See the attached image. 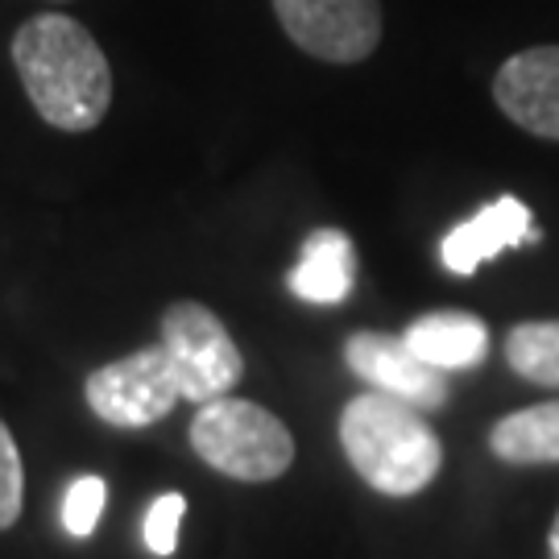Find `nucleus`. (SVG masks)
Instances as JSON below:
<instances>
[{"label":"nucleus","mask_w":559,"mask_h":559,"mask_svg":"<svg viewBox=\"0 0 559 559\" xmlns=\"http://www.w3.org/2000/svg\"><path fill=\"white\" fill-rule=\"evenodd\" d=\"M55 4H67V0H55Z\"/></svg>","instance_id":"obj_18"},{"label":"nucleus","mask_w":559,"mask_h":559,"mask_svg":"<svg viewBox=\"0 0 559 559\" xmlns=\"http://www.w3.org/2000/svg\"><path fill=\"white\" fill-rule=\"evenodd\" d=\"M162 348L175 360L182 402H203L233 394L245 378V357L224 320L195 299H179L162 311Z\"/></svg>","instance_id":"obj_4"},{"label":"nucleus","mask_w":559,"mask_h":559,"mask_svg":"<svg viewBox=\"0 0 559 559\" xmlns=\"http://www.w3.org/2000/svg\"><path fill=\"white\" fill-rule=\"evenodd\" d=\"M336 436L353 473L385 498H415L443 468V440L427 415L378 390L344 402Z\"/></svg>","instance_id":"obj_2"},{"label":"nucleus","mask_w":559,"mask_h":559,"mask_svg":"<svg viewBox=\"0 0 559 559\" xmlns=\"http://www.w3.org/2000/svg\"><path fill=\"white\" fill-rule=\"evenodd\" d=\"M187 440L212 473L240 480V485L278 480L295 464L290 427L261 402L233 399V394L195 406Z\"/></svg>","instance_id":"obj_3"},{"label":"nucleus","mask_w":559,"mask_h":559,"mask_svg":"<svg viewBox=\"0 0 559 559\" xmlns=\"http://www.w3.org/2000/svg\"><path fill=\"white\" fill-rule=\"evenodd\" d=\"M290 295L311 307H336L357 286V245L344 228H316L307 233L295 270L286 274Z\"/></svg>","instance_id":"obj_10"},{"label":"nucleus","mask_w":559,"mask_h":559,"mask_svg":"<svg viewBox=\"0 0 559 559\" xmlns=\"http://www.w3.org/2000/svg\"><path fill=\"white\" fill-rule=\"evenodd\" d=\"M543 233L531 224V207L519 195H501V200L485 203L477 216L460 221L448 237L440 240V261L448 274L456 278H473L485 261H493L506 249L519 245H539Z\"/></svg>","instance_id":"obj_9"},{"label":"nucleus","mask_w":559,"mask_h":559,"mask_svg":"<svg viewBox=\"0 0 559 559\" xmlns=\"http://www.w3.org/2000/svg\"><path fill=\"white\" fill-rule=\"evenodd\" d=\"M282 34L302 55L336 67L365 62L381 46V0H270Z\"/></svg>","instance_id":"obj_6"},{"label":"nucleus","mask_w":559,"mask_h":559,"mask_svg":"<svg viewBox=\"0 0 559 559\" xmlns=\"http://www.w3.org/2000/svg\"><path fill=\"white\" fill-rule=\"evenodd\" d=\"M104 501H108V485L100 477L71 480L67 493H62V531L75 535V539H87L100 526Z\"/></svg>","instance_id":"obj_14"},{"label":"nucleus","mask_w":559,"mask_h":559,"mask_svg":"<svg viewBox=\"0 0 559 559\" xmlns=\"http://www.w3.org/2000/svg\"><path fill=\"white\" fill-rule=\"evenodd\" d=\"M182 514H187V498L182 493H162V498H154L150 514H145V547L154 556H175Z\"/></svg>","instance_id":"obj_16"},{"label":"nucleus","mask_w":559,"mask_h":559,"mask_svg":"<svg viewBox=\"0 0 559 559\" xmlns=\"http://www.w3.org/2000/svg\"><path fill=\"white\" fill-rule=\"evenodd\" d=\"M83 402H87V411L96 419L108 423V427H120V431L154 427L182 402L175 360L162 344L138 348V353H129L120 360H108V365L87 373Z\"/></svg>","instance_id":"obj_5"},{"label":"nucleus","mask_w":559,"mask_h":559,"mask_svg":"<svg viewBox=\"0 0 559 559\" xmlns=\"http://www.w3.org/2000/svg\"><path fill=\"white\" fill-rule=\"evenodd\" d=\"M506 365L531 385L559 390V320H522L506 332Z\"/></svg>","instance_id":"obj_13"},{"label":"nucleus","mask_w":559,"mask_h":559,"mask_svg":"<svg viewBox=\"0 0 559 559\" xmlns=\"http://www.w3.org/2000/svg\"><path fill=\"white\" fill-rule=\"evenodd\" d=\"M547 556L559 559V514H556V522H551V535H547Z\"/></svg>","instance_id":"obj_17"},{"label":"nucleus","mask_w":559,"mask_h":559,"mask_svg":"<svg viewBox=\"0 0 559 559\" xmlns=\"http://www.w3.org/2000/svg\"><path fill=\"white\" fill-rule=\"evenodd\" d=\"M13 67L50 129L92 133L112 108V67L92 29L67 13H38L13 34Z\"/></svg>","instance_id":"obj_1"},{"label":"nucleus","mask_w":559,"mask_h":559,"mask_svg":"<svg viewBox=\"0 0 559 559\" xmlns=\"http://www.w3.org/2000/svg\"><path fill=\"white\" fill-rule=\"evenodd\" d=\"M406 348L419 360H427L440 373L477 369L489 357V328L473 311H427L406 323Z\"/></svg>","instance_id":"obj_11"},{"label":"nucleus","mask_w":559,"mask_h":559,"mask_svg":"<svg viewBox=\"0 0 559 559\" xmlns=\"http://www.w3.org/2000/svg\"><path fill=\"white\" fill-rule=\"evenodd\" d=\"M493 104L531 138L559 141V46H526L501 62Z\"/></svg>","instance_id":"obj_8"},{"label":"nucleus","mask_w":559,"mask_h":559,"mask_svg":"<svg viewBox=\"0 0 559 559\" xmlns=\"http://www.w3.org/2000/svg\"><path fill=\"white\" fill-rule=\"evenodd\" d=\"M489 452L501 464H519V468L559 464V399L501 415L489 427Z\"/></svg>","instance_id":"obj_12"},{"label":"nucleus","mask_w":559,"mask_h":559,"mask_svg":"<svg viewBox=\"0 0 559 559\" xmlns=\"http://www.w3.org/2000/svg\"><path fill=\"white\" fill-rule=\"evenodd\" d=\"M344 365L357 381H365L369 390L390 394L399 402H411L415 411L431 415L448 402V381L440 369H431L427 360H419L406 340L390 336V332H353L344 340Z\"/></svg>","instance_id":"obj_7"},{"label":"nucleus","mask_w":559,"mask_h":559,"mask_svg":"<svg viewBox=\"0 0 559 559\" xmlns=\"http://www.w3.org/2000/svg\"><path fill=\"white\" fill-rule=\"evenodd\" d=\"M21 510H25V468L9 423L0 419V531L17 526Z\"/></svg>","instance_id":"obj_15"}]
</instances>
